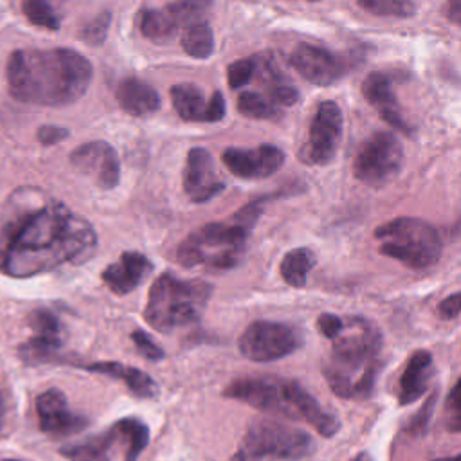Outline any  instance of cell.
Here are the masks:
<instances>
[{
  "instance_id": "cell-14",
  "label": "cell",
  "mask_w": 461,
  "mask_h": 461,
  "mask_svg": "<svg viewBox=\"0 0 461 461\" xmlns=\"http://www.w3.org/2000/svg\"><path fill=\"white\" fill-rule=\"evenodd\" d=\"M288 61L308 83L317 86H330L351 70L349 58L312 43H299Z\"/></svg>"
},
{
  "instance_id": "cell-13",
  "label": "cell",
  "mask_w": 461,
  "mask_h": 461,
  "mask_svg": "<svg viewBox=\"0 0 461 461\" xmlns=\"http://www.w3.org/2000/svg\"><path fill=\"white\" fill-rule=\"evenodd\" d=\"M27 324L34 335L18 348L20 358L31 366L58 362L65 342V328L59 317L50 310L38 308L27 315Z\"/></svg>"
},
{
  "instance_id": "cell-37",
  "label": "cell",
  "mask_w": 461,
  "mask_h": 461,
  "mask_svg": "<svg viewBox=\"0 0 461 461\" xmlns=\"http://www.w3.org/2000/svg\"><path fill=\"white\" fill-rule=\"evenodd\" d=\"M459 382H456L450 389V394H448V405H447V411L452 414V421H450V430L452 432H457L459 430V411H461V405H459Z\"/></svg>"
},
{
  "instance_id": "cell-27",
  "label": "cell",
  "mask_w": 461,
  "mask_h": 461,
  "mask_svg": "<svg viewBox=\"0 0 461 461\" xmlns=\"http://www.w3.org/2000/svg\"><path fill=\"white\" fill-rule=\"evenodd\" d=\"M180 45L185 54L194 59H207L214 52L212 29L205 20H194L185 25L180 34Z\"/></svg>"
},
{
  "instance_id": "cell-39",
  "label": "cell",
  "mask_w": 461,
  "mask_h": 461,
  "mask_svg": "<svg viewBox=\"0 0 461 461\" xmlns=\"http://www.w3.org/2000/svg\"><path fill=\"white\" fill-rule=\"evenodd\" d=\"M459 0H450L448 2V9H447V16L450 18L452 23H459Z\"/></svg>"
},
{
  "instance_id": "cell-6",
  "label": "cell",
  "mask_w": 461,
  "mask_h": 461,
  "mask_svg": "<svg viewBox=\"0 0 461 461\" xmlns=\"http://www.w3.org/2000/svg\"><path fill=\"white\" fill-rule=\"evenodd\" d=\"M211 294L212 285L205 281L180 279L171 272H164L149 286L144 319L153 330L171 333L200 321Z\"/></svg>"
},
{
  "instance_id": "cell-28",
  "label": "cell",
  "mask_w": 461,
  "mask_h": 461,
  "mask_svg": "<svg viewBox=\"0 0 461 461\" xmlns=\"http://www.w3.org/2000/svg\"><path fill=\"white\" fill-rule=\"evenodd\" d=\"M236 108L241 115L250 119H279L283 115L281 108L276 103L250 90H245L238 95Z\"/></svg>"
},
{
  "instance_id": "cell-41",
  "label": "cell",
  "mask_w": 461,
  "mask_h": 461,
  "mask_svg": "<svg viewBox=\"0 0 461 461\" xmlns=\"http://www.w3.org/2000/svg\"><path fill=\"white\" fill-rule=\"evenodd\" d=\"M351 461H373V459H371V456H369L367 452H360V454H357Z\"/></svg>"
},
{
  "instance_id": "cell-15",
  "label": "cell",
  "mask_w": 461,
  "mask_h": 461,
  "mask_svg": "<svg viewBox=\"0 0 461 461\" xmlns=\"http://www.w3.org/2000/svg\"><path fill=\"white\" fill-rule=\"evenodd\" d=\"M70 164L90 176L99 189L110 191L119 185L121 164L117 151L104 140H92L77 146L70 153Z\"/></svg>"
},
{
  "instance_id": "cell-21",
  "label": "cell",
  "mask_w": 461,
  "mask_h": 461,
  "mask_svg": "<svg viewBox=\"0 0 461 461\" xmlns=\"http://www.w3.org/2000/svg\"><path fill=\"white\" fill-rule=\"evenodd\" d=\"M362 94L366 101L378 110L382 121H385L391 128L412 137V126L403 119L393 90V81L385 72L367 74L362 83Z\"/></svg>"
},
{
  "instance_id": "cell-22",
  "label": "cell",
  "mask_w": 461,
  "mask_h": 461,
  "mask_svg": "<svg viewBox=\"0 0 461 461\" xmlns=\"http://www.w3.org/2000/svg\"><path fill=\"white\" fill-rule=\"evenodd\" d=\"M432 355L427 349L414 351L398 380V402L400 405H411L418 402L429 389L432 376Z\"/></svg>"
},
{
  "instance_id": "cell-24",
  "label": "cell",
  "mask_w": 461,
  "mask_h": 461,
  "mask_svg": "<svg viewBox=\"0 0 461 461\" xmlns=\"http://www.w3.org/2000/svg\"><path fill=\"white\" fill-rule=\"evenodd\" d=\"M81 369L117 378L139 398H153L158 393V385L155 384V380L148 373L133 366H124L121 362H92L81 366Z\"/></svg>"
},
{
  "instance_id": "cell-23",
  "label": "cell",
  "mask_w": 461,
  "mask_h": 461,
  "mask_svg": "<svg viewBox=\"0 0 461 461\" xmlns=\"http://www.w3.org/2000/svg\"><path fill=\"white\" fill-rule=\"evenodd\" d=\"M115 99L126 113L135 117L149 115L160 108V95L157 90L137 77H124L119 81Z\"/></svg>"
},
{
  "instance_id": "cell-42",
  "label": "cell",
  "mask_w": 461,
  "mask_h": 461,
  "mask_svg": "<svg viewBox=\"0 0 461 461\" xmlns=\"http://www.w3.org/2000/svg\"><path fill=\"white\" fill-rule=\"evenodd\" d=\"M434 461H459V456H450V457H438Z\"/></svg>"
},
{
  "instance_id": "cell-3",
  "label": "cell",
  "mask_w": 461,
  "mask_h": 461,
  "mask_svg": "<svg viewBox=\"0 0 461 461\" xmlns=\"http://www.w3.org/2000/svg\"><path fill=\"white\" fill-rule=\"evenodd\" d=\"M382 333L364 317H342L339 333L331 339V351L322 362V375L330 389L346 400H366L373 394L382 371Z\"/></svg>"
},
{
  "instance_id": "cell-8",
  "label": "cell",
  "mask_w": 461,
  "mask_h": 461,
  "mask_svg": "<svg viewBox=\"0 0 461 461\" xmlns=\"http://www.w3.org/2000/svg\"><path fill=\"white\" fill-rule=\"evenodd\" d=\"M315 450L312 434L274 420H256L230 461H297Z\"/></svg>"
},
{
  "instance_id": "cell-11",
  "label": "cell",
  "mask_w": 461,
  "mask_h": 461,
  "mask_svg": "<svg viewBox=\"0 0 461 461\" xmlns=\"http://www.w3.org/2000/svg\"><path fill=\"white\" fill-rule=\"evenodd\" d=\"M303 344L304 335L299 328L276 321H254L238 339L240 353L252 362H274L285 358Z\"/></svg>"
},
{
  "instance_id": "cell-12",
  "label": "cell",
  "mask_w": 461,
  "mask_h": 461,
  "mask_svg": "<svg viewBox=\"0 0 461 461\" xmlns=\"http://www.w3.org/2000/svg\"><path fill=\"white\" fill-rule=\"evenodd\" d=\"M342 110L331 101L319 103L308 130V142L301 149L299 158L310 166H326L333 160L342 139Z\"/></svg>"
},
{
  "instance_id": "cell-17",
  "label": "cell",
  "mask_w": 461,
  "mask_h": 461,
  "mask_svg": "<svg viewBox=\"0 0 461 461\" xmlns=\"http://www.w3.org/2000/svg\"><path fill=\"white\" fill-rule=\"evenodd\" d=\"M36 414L40 430L50 438H68L86 429L88 420L81 414H76L68 409L67 396L50 387L38 394L36 398Z\"/></svg>"
},
{
  "instance_id": "cell-40",
  "label": "cell",
  "mask_w": 461,
  "mask_h": 461,
  "mask_svg": "<svg viewBox=\"0 0 461 461\" xmlns=\"http://www.w3.org/2000/svg\"><path fill=\"white\" fill-rule=\"evenodd\" d=\"M5 416H7V394L0 391V430L5 425Z\"/></svg>"
},
{
  "instance_id": "cell-19",
  "label": "cell",
  "mask_w": 461,
  "mask_h": 461,
  "mask_svg": "<svg viewBox=\"0 0 461 461\" xmlns=\"http://www.w3.org/2000/svg\"><path fill=\"white\" fill-rule=\"evenodd\" d=\"M173 108L187 122H218L225 117V99L220 90L207 99L203 90L193 83H180L169 90Z\"/></svg>"
},
{
  "instance_id": "cell-31",
  "label": "cell",
  "mask_w": 461,
  "mask_h": 461,
  "mask_svg": "<svg viewBox=\"0 0 461 461\" xmlns=\"http://www.w3.org/2000/svg\"><path fill=\"white\" fill-rule=\"evenodd\" d=\"M110 23H112V14L110 11H103L99 13L95 18H92L90 22H86L81 31H79V38L88 43V45H101L104 43L106 36H108V29H110Z\"/></svg>"
},
{
  "instance_id": "cell-33",
  "label": "cell",
  "mask_w": 461,
  "mask_h": 461,
  "mask_svg": "<svg viewBox=\"0 0 461 461\" xmlns=\"http://www.w3.org/2000/svg\"><path fill=\"white\" fill-rule=\"evenodd\" d=\"M130 339L133 340L137 351H139L144 358H148V360H151V362H157V360H162V358H164V349H162L158 344H155V342L151 340V337H149L148 333H144L142 330H135Z\"/></svg>"
},
{
  "instance_id": "cell-4",
  "label": "cell",
  "mask_w": 461,
  "mask_h": 461,
  "mask_svg": "<svg viewBox=\"0 0 461 461\" xmlns=\"http://www.w3.org/2000/svg\"><path fill=\"white\" fill-rule=\"evenodd\" d=\"M223 396L265 412L306 421L324 438L335 436L340 429V420L328 412L299 382L277 375L234 378L223 389Z\"/></svg>"
},
{
  "instance_id": "cell-34",
  "label": "cell",
  "mask_w": 461,
  "mask_h": 461,
  "mask_svg": "<svg viewBox=\"0 0 461 461\" xmlns=\"http://www.w3.org/2000/svg\"><path fill=\"white\" fill-rule=\"evenodd\" d=\"M70 135V131L63 126H56V124H43L38 128L36 131V139L40 140V144L43 146H52L58 144L61 140H65Z\"/></svg>"
},
{
  "instance_id": "cell-35",
  "label": "cell",
  "mask_w": 461,
  "mask_h": 461,
  "mask_svg": "<svg viewBox=\"0 0 461 461\" xmlns=\"http://www.w3.org/2000/svg\"><path fill=\"white\" fill-rule=\"evenodd\" d=\"M340 324H342V317H339V315H335V313H321L319 319H317L319 331H321L326 339H330V340L339 333Z\"/></svg>"
},
{
  "instance_id": "cell-26",
  "label": "cell",
  "mask_w": 461,
  "mask_h": 461,
  "mask_svg": "<svg viewBox=\"0 0 461 461\" xmlns=\"http://www.w3.org/2000/svg\"><path fill=\"white\" fill-rule=\"evenodd\" d=\"M317 263V258L312 249L297 247L288 250L281 263H279V274L283 281L294 288H303L308 281V274L313 270Z\"/></svg>"
},
{
  "instance_id": "cell-18",
  "label": "cell",
  "mask_w": 461,
  "mask_h": 461,
  "mask_svg": "<svg viewBox=\"0 0 461 461\" xmlns=\"http://www.w3.org/2000/svg\"><path fill=\"white\" fill-rule=\"evenodd\" d=\"M182 185L193 203H203L225 189V182L218 175L214 158L207 149H189L182 173Z\"/></svg>"
},
{
  "instance_id": "cell-5",
  "label": "cell",
  "mask_w": 461,
  "mask_h": 461,
  "mask_svg": "<svg viewBox=\"0 0 461 461\" xmlns=\"http://www.w3.org/2000/svg\"><path fill=\"white\" fill-rule=\"evenodd\" d=\"M265 200H252L229 220L209 221L191 230L176 247V261L187 268L230 270L238 267L245 258L250 230L263 212Z\"/></svg>"
},
{
  "instance_id": "cell-43",
  "label": "cell",
  "mask_w": 461,
  "mask_h": 461,
  "mask_svg": "<svg viewBox=\"0 0 461 461\" xmlns=\"http://www.w3.org/2000/svg\"><path fill=\"white\" fill-rule=\"evenodd\" d=\"M2 261H4V252H0V268H2Z\"/></svg>"
},
{
  "instance_id": "cell-44",
  "label": "cell",
  "mask_w": 461,
  "mask_h": 461,
  "mask_svg": "<svg viewBox=\"0 0 461 461\" xmlns=\"http://www.w3.org/2000/svg\"><path fill=\"white\" fill-rule=\"evenodd\" d=\"M0 461H20V459H0Z\"/></svg>"
},
{
  "instance_id": "cell-16",
  "label": "cell",
  "mask_w": 461,
  "mask_h": 461,
  "mask_svg": "<svg viewBox=\"0 0 461 461\" xmlns=\"http://www.w3.org/2000/svg\"><path fill=\"white\" fill-rule=\"evenodd\" d=\"M223 166L238 178L258 180L272 176L285 164V153L274 144L256 148H227L221 153Z\"/></svg>"
},
{
  "instance_id": "cell-30",
  "label": "cell",
  "mask_w": 461,
  "mask_h": 461,
  "mask_svg": "<svg viewBox=\"0 0 461 461\" xmlns=\"http://www.w3.org/2000/svg\"><path fill=\"white\" fill-rule=\"evenodd\" d=\"M22 11L25 18L36 27H43L47 31H58L61 25L59 16L56 14V11L47 0H22Z\"/></svg>"
},
{
  "instance_id": "cell-29",
  "label": "cell",
  "mask_w": 461,
  "mask_h": 461,
  "mask_svg": "<svg viewBox=\"0 0 461 461\" xmlns=\"http://www.w3.org/2000/svg\"><path fill=\"white\" fill-rule=\"evenodd\" d=\"M358 7L385 18H411L416 13L414 0H355Z\"/></svg>"
},
{
  "instance_id": "cell-38",
  "label": "cell",
  "mask_w": 461,
  "mask_h": 461,
  "mask_svg": "<svg viewBox=\"0 0 461 461\" xmlns=\"http://www.w3.org/2000/svg\"><path fill=\"white\" fill-rule=\"evenodd\" d=\"M434 405V398H430L423 407H421V411L411 420V423H409V430L411 432H414V434H418V432H421L425 427H427V418H429V414H430V407Z\"/></svg>"
},
{
  "instance_id": "cell-1",
  "label": "cell",
  "mask_w": 461,
  "mask_h": 461,
  "mask_svg": "<svg viewBox=\"0 0 461 461\" xmlns=\"http://www.w3.org/2000/svg\"><path fill=\"white\" fill-rule=\"evenodd\" d=\"M9 241L2 270L11 277H34L61 265H79L97 249L90 221L59 200H47L7 225Z\"/></svg>"
},
{
  "instance_id": "cell-36",
  "label": "cell",
  "mask_w": 461,
  "mask_h": 461,
  "mask_svg": "<svg viewBox=\"0 0 461 461\" xmlns=\"http://www.w3.org/2000/svg\"><path fill=\"white\" fill-rule=\"evenodd\" d=\"M459 310H461V306H459V294H457V292H454L452 295H448L447 299H443V301L438 304V313H439V317H441V319H447V321L456 319V317L459 315Z\"/></svg>"
},
{
  "instance_id": "cell-20",
  "label": "cell",
  "mask_w": 461,
  "mask_h": 461,
  "mask_svg": "<svg viewBox=\"0 0 461 461\" xmlns=\"http://www.w3.org/2000/svg\"><path fill=\"white\" fill-rule=\"evenodd\" d=\"M153 263L137 250H124L117 261L106 265L101 272V279L106 288L115 295H126L133 292L149 274Z\"/></svg>"
},
{
  "instance_id": "cell-25",
  "label": "cell",
  "mask_w": 461,
  "mask_h": 461,
  "mask_svg": "<svg viewBox=\"0 0 461 461\" xmlns=\"http://www.w3.org/2000/svg\"><path fill=\"white\" fill-rule=\"evenodd\" d=\"M184 23L187 22L173 2L162 9H142L137 16L140 34L157 43L169 40Z\"/></svg>"
},
{
  "instance_id": "cell-32",
  "label": "cell",
  "mask_w": 461,
  "mask_h": 461,
  "mask_svg": "<svg viewBox=\"0 0 461 461\" xmlns=\"http://www.w3.org/2000/svg\"><path fill=\"white\" fill-rule=\"evenodd\" d=\"M258 70V56L241 58L227 67V83L230 88H241L249 85Z\"/></svg>"
},
{
  "instance_id": "cell-9",
  "label": "cell",
  "mask_w": 461,
  "mask_h": 461,
  "mask_svg": "<svg viewBox=\"0 0 461 461\" xmlns=\"http://www.w3.org/2000/svg\"><path fill=\"white\" fill-rule=\"evenodd\" d=\"M148 425L139 418L128 416L112 423L99 434L61 447L59 454L68 461H112L115 450H119L122 461H137L140 452L148 447Z\"/></svg>"
},
{
  "instance_id": "cell-7",
  "label": "cell",
  "mask_w": 461,
  "mask_h": 461,
  "mask_svg": "<svg viewBox=\"0 0 461 461\" xmlns=\"http://www.w3.org/2000/svg\"><path fill=\"white\" fill-rule=\"evenodd\" d=\"M378 252L403 263L412 270H423L438 263L443 241L438 229L412 216L394 218L375 230Z\"/></svg>"
},
{
  "instance_id": "cell-2",
  "label": "cell",
  "mask_w": 461,
  "mask_h": 461,
  "mask_svg": "<svg viewBox=\"0 0 461 461\" xmlns=\"http://www.w3.org/2000/svg\"><path fill=\"white\" fill-rule=\"evenodd\" d=\"M94 77L92 63L77 50L18 49L5 65L9 94L27 104L67 106L85 95Z\"/></svg>"
},
{
  "instance_id": "cell-10",
  "label": "cell",
  "mask_w": 461,
  "mask_h": 461,
  "mask_svg": "<svg viewBox=\"0 0 461 461\" xmlns=\"http://www.w3.org/2000/svg\"><path fill=\"white\" fill-rule=\"evenodd\" d=\"M403 166V148L391 131H375L358 148L353 158V175L369 187L393 182Z\"/></svg>"
},
{
  "instance_id": "cell-45",
  "label": "cell",
  "mask_w": 461,
  "mask_h": 461,
  "mask_svg": "<svg viewBox=\"0 0 461 461\" xmlns=\"http://www.w3.org/2000/svg\"><path fill=\"white\" fill-rule=\"evenodd\" d=\"M306 2H319V0H306Z\"/></svg>"
}]
</instances>
